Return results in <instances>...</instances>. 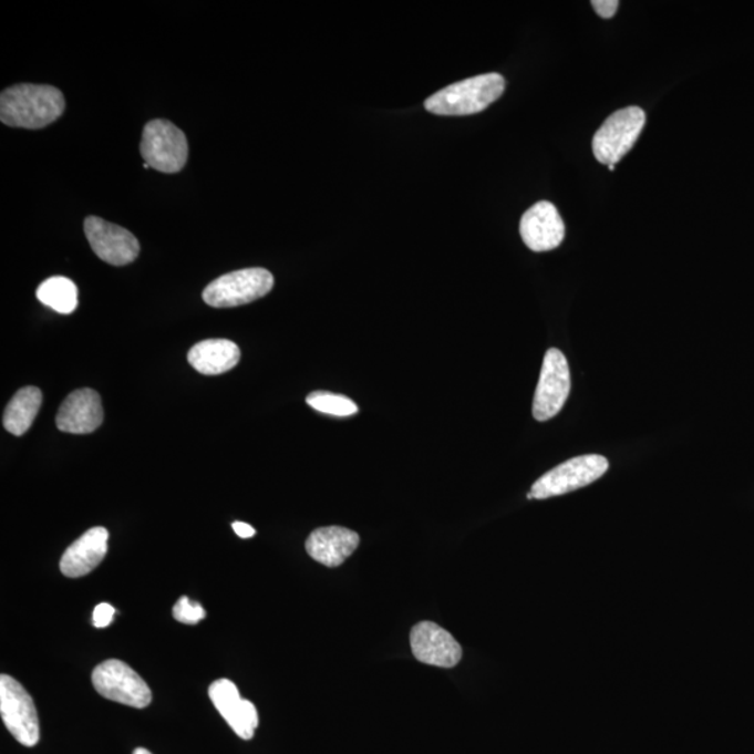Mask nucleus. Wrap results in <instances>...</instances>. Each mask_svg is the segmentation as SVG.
<instances>
[{"instance_id":"obj_1","label":"nucleus","mask_w":754,"mask_h":754,"mask_svg":"<svg viewBox=\"0 0 754 754\" xmlns=\"http://www.w3.org/2000/svg\"><path fill=\"white\" fill-rule=\"evenodd\" d=\"M62 91L47 84H14L0 95V121L12 127L42 130L65 112Z\"/></svg>"},{"instance_id":"obj_2","label":"nucleus","mask_w":754,"mask_h":754,"mask_svg":"<svg viewBox=\"0 0 754 754\" xmlns=\"http://www.w3.org/2000/svg\"><path fill=\"white\" fill-rule=\"evenodd\" d=\"M505 87L499 73L479 74L437 91L425 101V109L443 116L478 114L499 100Z\"/></svg>"},{"instance_id":"obj_3","label":"nucleus","mask_w":754,"mask_h":754,"mask_svg":"<svg viewBox=\"0 0 754 754\" xmlns=\"http://www.w3.org/2000/svg\"><path fill=\"white\" fill-rule=\"evenodd\" d=\"M609 468L608 459L600 454L575 457L548 471L528 492L527 499H549L570 494L596 483Z\"/></svg>"},{"instance_id":"obj_4","label":"nucleus","mask_w":754,"mask_h":754,"mask_svg":"<svg viewBox=\"0 0 754 754\" xmlns=\"http://www.w3.org/2000/svg\"><path fill=\"white\" fill-rule=\"evenodd\" d=\"M275 287V277L261 267L228 272L203 291V301L211 308H235L258 301Z\"/></svg>"},{"instance_id":"obj_5","label":"nucleus","mask_w":754,"mask_h":754,"mask_svg":"<svg viewBox=\"0 0 754 754\" xmlns=\"http://www.w3.org/2000/svg\"><path fill=\"white\" fill-rule=\"evenodd\" d=\"M141 154L149 168L176 174L186 165L189 146L185 133L173 122L154 120L144 126Z\"/></svg>"},{"instance_id":"obj_6","label":"nucleus","mask_w":754,"mask_h":754,"mask_svg":"<svg viewBox=\"0 0 754 754\" xmlns=\"http://www.w3.org/2000/svg\"><path fill=\"white\" fill-rule=\"evenodd\" d=\"M644 125L645 112L639 106H628L609 116L592 141V152L598 163H619L633 148Z\"/></svg>"},{"instance_id":"obj_7","label":"nucleus","mask_w":754,"mask_h":754,"mask_svg":"<svg viewBox=\"0 0 754 754\" xmlns=\"http://www.w3.org/2000/svg\"><path fill=\"white\" fill-rule=\"evenodd\" d=\"M0 715L21 745L33 747L40 742V720L33 698L9 675L0 676Z\"/></svg>"},{"instance_id":"obj_8","label":"nucleus","mask_w":754,"mask_h":754,"mask_svg":"<svg viewBox=\"0 0 754 754\" xmlns=\"http://www.w3.org/2000/svg\"><path fill=\"white\" fill-rule=\"evenodd\" d=\"M93 684L101 696L112 702L146 709L153 700L152 689L125 662L109 660L95 668Z\"/></svg>"},{"instance_id":"obj_9","label":"nucleus","mask_w":754,"mask_h":754,"mask_svg":"<svg viewBox=\"0 0 754 754\" xmlns=\"http://www.w3.org/2000/svg\"><path fill=\"white\" fill-rule=\"evenodd\" d=\"M571 389L570 369L564 352L550 349L545 354L533 415L539 422L552 420L564 409Z\"/></svg>"},{"instance_id":"obj_10","label":"nucleus","mask_w":754,"mask_h":754,"mask_svg":"<svg viewBox=\"0 0 754 754\" xmlns=\"http://www.w3.org/2000/svg\"><path fill=\"white\" fill-rule=\"evenodd\" d=\"M84 233L91 249L105 264L126 266L133 264L141 254V244L127 229L105 219L90 216L84 221Z\"/></svg>"},{"instance_id":"obj_11","label":"nucleus","mask_w":754,"mask_h":754,"mask_svg":"<svg viewBox=\"0 0 754 754\" xmlns=\"http://www.w3.org/2000/svg\"><path fill=\"white\" fill-rule=\"evenodd\" d=\"M411 650L422 664L453 668L462 661L463 649L447 630L433 622H421L411 630Z\"/></svg>"},{"instance_id":"obj_12","label":"nucleus","mask_w":754,"mask_h":754,"mask_svg":"<svg viewBox=\"0 0 754 754\" xmlns=\"http://www.w3.org/2000/svg\"><path fill=\"white\" fill-rule=\"evenodd\" d=\"M208 696L235 734L245 741L255 736L259 725L258 710L249 700L240 698L239 690L229 679H218L208 689Z\"/></svg>"},{"instance_id":"obj_13","label":"nucleus","mask_w":754,"mask_h":754,"mask_svg":"<svg viewBox=\"0 0 754 754\" xmlns=\"http://www.w3.org/2000/svg\"><path fill=\"white\" fill-rule=\"evenodd\" d=\"M565 223L552 203L539 202L529 207L520 221L524 244L533 251H549L564 242Z\"/></svg>"},{"instance_id":"obj_14","label":"nucleus","mask_w":754,"mask_h":754,"mask_svg":"<svg viewBox=\"0 0 754 754\" xmlns=\"http://www.w3.org/2000/svg\"><path fill=\"white\" fill-rule=\"evenodd\" d=\"M104 421L103 403L95 390L80 389L68 395L56 415L59 431L87 435L97 431Z\"/></svg>"},{"instance_id":"obj_15","label":"nucleus","mask_w":754,"mask_h":754,"mask_svg":"<svg viewBox=\"0 0 754 754\" xmlns=\"http://www.w3.org/2000/svg\"><path fill=\"white\" fill-rule=\"evenodd\" d=\"M109 529L94 527L84 533L65 550L61 559V571L69 579L87 576L109 552Z\"/></svg>"},{"instance_id":"obj_16","label":"nucleus","mask_w":754,"mask_h":754,"mask_svg":"<svg viewBox=\"0 0 754 754\" xmlns=\"http://www.w3.org/2000/svg\"><path fill=\"white\" fill-rule=\"evenodd\" d=\"M360 545V536L344 527H322L314 529L307 539L304 548L313 560L328 568L344 564Z\"/></svg>"},{"instance_id":"obj_17","label":"nucleus","mask_w":754,"mask_h":754,"mask_svg":"<svg viewBox=\"0 0 754 754\" xmlns=\"http://www.w3.org/2000/svg\"><path fill=\"white\" fill-rule=\"evenodd\" d=\"M240 350L229 340H205L192 347L187 361L202 374L214 376L238 365Z\"/></svg>"},{"instance_id":"obj_18","label":"nucleus","mask_w":754,"mask_h":754,"mask_svg":"<svg viewBox=\"0 0 754 754\" xmlns=\"http://www.w3.org/2000/svg\"><path fill=\"white\" fill-rule=\"evenodd\" d=\"M42 404V393L39 388L29 386L19 390L4 410V430L14 436L24 435L39 415Z\"/></svg>"},{"instance_id":"obj_19","label":"nucleus","mask_w":754,"mask_h":754,"mask_svg":"<svg viewBox=\"0 0 754 754\" xmlns=\"http://www.w3.org/2000/svg\"><path fill=\"white\" fill-rule=\"evenodd\" d=\"M37 298L58 313L69 314L78 308V287L66 277H51L37 290Z\"/></svg>"},{"instance_id":"obj_20","label":"nucleus","mask_w":754,"mask_h":754,"mask_svg":"<svg viewBox=\"0 0 754 754\" xmlns=\"http://www.w3.org/2000/svg\"><path fill=\"white\" fill-rule=\"evenodd\" d=\"M307 403L319 413L339 416H352L358 414V405L345 395L330 392H313L307 397Z\"/></svg>"},{"instance_id":"obj_21","label":"nucleus","mask_w":754,"mask_h":754,"mask_svg":"<svg viewBox=\"0 0 754 754\" xmlns=\"http://www.w3.org/2000/svg\"><path fill=\"white\" fill-rule=\"evenodd\" d=\"M175 620L185 624H197L206 618L205 608L199 602L189 600L187 597L179 598L173 609Z\"/></svg>"},{"instance_id":"obj_22","label":"nucleus","mask_w":754,"mask_h":754,"mask_svg":"<svg viewBox=\"0 0 754 754\" xmlns=\"http://www.w3.org/2000/svg\"><path fill=\"white\" fill-rule=\"evenodd\" d=\"M115 608L110 606V603L103 602L95 607L93 613V623L95 628L104 629L109 628L115 617Z\"/></svg>"},{"instance_id":"obj_23","label":"nucleus","mask_w":754,"mask_h":754,"mask_svg":"<svg viewBox=\"0 0 754 754\" xmlns=\"http://www.w3.org/2000/svg\"><path fill=\"white\" fill-rule=\"evenodd\" d=\"M591 7L602 19H611L617 13L618 0H592Z\"/></svg>"},{"instance_id":"obj_24","label":"nucleus","mask_w":754,"mask_h":754,"mask_svg":"<svg viewBox=\"0 0 754 754\" xmlns=\"http://www.w3.org/2000/svg\"><path fill=\"white\" fill-rule=\"evenodd\" d=\"M234 531L237 533V536L240 538H251L255 537L256 529L249 524L242 523V521H235L233 524Z\"/></svg>"},{"instance_id":"obj_25","label":"nucleus","mask_w":754,"mask_h":754,"mask_svg":"<svg viewBox=\"0 0 754 754\" xmlns=\"http://www.w3.org/2000/svg\"><path fill=\"white\" fill-rule=\"evenodd\" d=\"M133 754H153L152 752H148L147 748L144 747H137Z\"/></svg>"},{"instance_id":"obj_26","label":"nucleus","mask_w":754,"mask_h":754,"mask_svg":"<svg viewBox=\"0 0 754 754\" xmlns=\"http://www.w3.org/2000/svg\"><path fill=\"white\" fill-rule=\"evenodd\" d=\"M608 168L614 171V165H608Z\"/></svg>"}]
</instances>
